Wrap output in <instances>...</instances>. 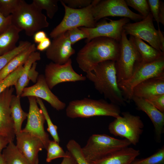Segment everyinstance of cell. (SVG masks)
I'll return each instance as SVG.
<instances>
[{
    "label": "cell",
    "mask_w": 164,
    "mask_h": 164,
    "mask_svg": "<svg viewBox=\"0 0 164 164\" xmlns=\"http://www.w3.org/2000/svg\"><path fill=\"white\" fill-rule=\"evenodd\" d=\"M119 50L120 42L108 37H96L87 43L79 51L76 61L80 69L87 73L101 62H115Z\"/></svg>",
    "instance_id": "cell-1"
},
{
    "label": "cell",
    "mask_w": 164,
    "mask_h": 164,
    "mask_svg": "<svg viewBox=\"0 0 164 164\" xmlns=\"http://www.w3.org/2000/svg\"><path fill=\"white\" fill-rule=\"evenodd\" d=\"M86 78L92 82L95 89L110 102L124 106L126 101L118 85L115 61L107 60L96 65L86 73Z\"/></svg>",
    "instance_id": "cell-2"
},
{
    "label": "cell",
    "mask_w": 164,
    "mask_h": 164,
    "mask_svg": "<svg viewBox=\"0 0 164 164\" xmlns=\"http://www.w3.org/2000/svg\"><path fill=\"white\" fill-rule=\"evenodd\" d=\"M67 117L72 118L108 116L117 118L120 115L119 106L103 99L84 98L69 102L66 109Z\"/></svg>",
    "instance_id": "cell-3"
},
{
    "label": "cell",
    "mask_w": 164,
    "mask_h": 164,
    "mask_svg": "<svg viewBox=\"0 0 164 164\" xmlns=\"http://www.w3.org/2000/svg\"><path fill=\"white\" fill-rule=\"evenodd\" d=\"M12 15V24L29 36L42 29L47 27L49 23L46 16L32 2L29 4L20 0L17 8Z\"/></svg>",
    "instance_id": "cell-4"
},
{
    "label": "cell",
    "mask_w": 164,
    "mask_h": 164,
    "mask_svg": "<svg viewBox=\"0 0 164 164\" xmlns=\"http://www.w3.org/2000/svg\"><path fill=\"white\" fill-rule=\"evenodd\" d=\"M164 75V56L147 63H137L132 73L128 79L118 83L126 102L132 101L133 89L149 79Z\"/></svg>",
    "instance_id": "cell-5"
},
{
    "label": "cell",
    "mask_w": 164,
    "mask_h": 164,
    "mask_svg": "<svg viewBox=\"0 0 164 164\" xmlns=\"http://www.w3.org/2000/svg\"><path fill=\"white\" fill-rule=\"evenodd\" d=\"M131 144L125 139H118L105 134H93L90 137L86 144L82 149L86 159L91 162L128 147Z\"/></svg>",
    "instance_id": "cell-6"
},
{
    "label": "cell",
    "mask_w": 164,
    "mask_h": 164,
    "mask_svg": "<svg viewBox=\"0 0 164 164\" xmlns=\"http://www.w3.org/2000/svg\"><path fill=\"white\" fill-rule=\"evenodd\" d=\"M65 9V14L61 22L50 32V36L53 39L68 30L83 26L94 27L97 23L93 15L94 0L88 6L81 9L71 8L60 1Z\"/></svg>",
    "instance_id": "cell-7"
},
{
    "label": "cell",
    "mask_w": 164,
    "mask_h": 164,
    "mask_svg": "<svg viewBox=\"0 0 164 164\" xmlns=\"http://www.w3.org/2000/svg\"><path fill=\"white\" fill-rule=\"evenodd\" d=\"M142 61L140 55L135 46L132 36L128 39L123 30L120 41V50L115 61L118 83L128 79L131 75L136 63Z\"/></svg>",
    "instance_id": "cell-8"
},
{
    "label": "cell",
    "mask_w": 164,
    "mask_h": 164,
    "mask_svg": "<svg viewBox=\"0 0 164 164\" xmlns=\"http://www.w3.org/2000/svg\"><path fill=\"white\" fill-rule=\"evenodd\" d=\"M122 115L109 124V132L115 136L125 138L135 145L143 132L144 123L139 116L129 112H123Z\"/></svg>",
    "instance_id": "cell-9"
},
{
    "label": "cell",
    "mask_w": 164,
    "mask_h": 164,
    "mask_svg": "<svg viewBox=\"0 0 164 164\" xmlns=\"http://www.w3.org/2000/svg\"><path fill=\"white\" fill-rule=\"evenodd\" d=\"M93 15L95 21L108 16L121 17L135 21L144 18L131 10L125 0H94Z\"/></svg>",
    "instance_id": "cell-10"
},
{
    "label": "cell",
    "mask_w": 164,
    "mask_h": 164,
    "mask_svg": "<svg viewBox=\"0 0 164 164\" xmlns=\"http://www.w3.org/2000/svg\"><path fill=\"white\" fill-rule=\"evenodd\" d=\"M70 58L66 63L59 64L51 62L47 64L44 71V77L50 90L59 83L84 81L85 76L76 73L72 65Z\"/></svg>",
    "instance_id": "cell-11"
},
{
    "label": "cell",
    "mask_w": 164,
    "mask_h": 164,
    "mask_svg": "<svg viewBox=\"0 0 164 164\" xmlns=\"http://www.w3.org/2000/svg\"><path fill=\"white\" fill-rule=\"evenodd\" d=\"M153 19L150 12L140 21L127 23L123 27V30L127 35H129L145 40L152 47L161 51L158 32L154 27Z\"/></svg>",
    "instance_id": "cell-12"
},
{
    "label": "cell",
    "mask_w": 164,
    "mask_h": 164,
    "mask_svg": "<svg viewBox=\"0 0 164 164\" xmlns=\"http://www.w3.org/2000/svg\"><path fill=\"white\" fill-rule=\"evenodd\" d=\"M28 98L29 109L27 122L21 131L29 133L39 138L46 149L50 140L48 134L44 130V124L45 120L44 115L38 106L36 97L29 96Z\"/></svg>",
    "instance_id": "cell-13"
},
{
    "label": "cell",
    "mask_w": 164,
    "mask_h": 164,
    "mask_svg": "<svg viewBox=\"0 0 164 164\" xmlns=\"http://www.w3.org/2000/svg\"><path fill=\"white\" fill-rule=\"evenodd\" d=\"M108 19V21L107 20H104L97 23L94 28L79 27L87 35L86 43L94 38L100 37L110 38L118 42L120 41L123 27L129 22L130 19L126 18L117 20Z\"/></svg>",
    "instance_id": "cell-14"
},
{
    "label": "cell",
    "mask_w": 164,
    "mask_h": 164,
    "mask_svg": "<svg viewBox=\"0 0 164 164\" xmlns=\"http://www.w3.org/2000/svg\"><path fill=\"white\" fill-rule=\"evenodd\" d=\"M34 97L42 99L48 102L56 110L63 109L66 104L60 101L51 91L46 80L44 75H39L36 82L34 85L25 87L21 97Z\"/></svg>",
    "instance_id": "cell-15"
},
{
    "label": "cell",
    "mask_w": 164,
    "mask_h": 164,
    "mask_svg": "<svg viewBox=\"0 0 164 164\" xmlns=\"http://www.w3.org/2000/svg\"><path fill=\"white\" fill-rule=\"evenodd\" d=\"M14 89L7 88L0 94V135L13 142L15 136L10 110V103Z\"/></svg>",
    "instance_id": "cell-16"
},
{
    "label": "cell",
    "mask_w": 164,
    "mask_h": 164,
    "mask_svg": "<svg viewBox=\"0 0 164 164\" xmlns=\"http://www.w3.org/2000/svg\"><path fill=\"white\" fill-rule=\"evenodd\" d=\"M16 146L30 164H38V153L45 149L41 141L37 137L21 131L15 135Z\"/></svg>",
    "instance_id": "cell-17"
},
{
    "label": "cell",
    "mask_w": 164,
    "mask_h": 164,
    "mask_svg": "<svg viewBox=\"0 0 164 164\" xmlns=\"http://www.w3.org/2000/svg\"><path fill=\"white\" fill-rule=\"evenodd\" d=\"M75 52L65 32L53 39L50 46L46 50V55L52 62L63 64L67 63Z\"/></svg>",
    "instance_id": "cell-18"
},
{
    "label": "cell",
    "mask_w": 164,
    "mask_h": 164,
    "mask_svg": "<svg viewBox=\"0 0 164 164\" xmlns=\"http://www.w3.org/2000/svg\"><path fill=\"white\" fill-rule=\"evenodd\" d=\"M137 109L145 112L152 123L156 141L160 142L164 129V113L162 112L146 100L133 96L132 100Z\"/></svg>",
    "instance_id": "cell-19"
},
{
    "label": "cell",
    "mask_w": 164,
    "mask_h": 164,
    "mask_svg": "<svg viewBox=\"0 0 164 164\" xmlns=\"http://www.w3.org/2000/svg\"><path fill=\"white\" fill-rule=\"evenodd\" d=\"M162 94H164V75L144 81L135 87L132 92V97L145 99Z\"/></svg>",
    "instance_id": "cell-20"
},
{
    "label": "cell",
    "mask_w": 164,
    "mask_h": 164,
    "mask_svg": "<svg viewBox=\"0 0 164 164\" xmlns=\"http://www.w3.org/2000/svg\"><path fill=\"white\" fill-rule=\"evenodd\" d=\"M140 154L139 150L128 147L91 162L92 164H132Z\"/></svg>",
    "instance_id": "cell-21"
},
{
    "label": "cell",
    "mask_w": 164,
    "mask_h": 164,
    "mask_svg": "<svg viewBox=\"0 0 164 164\" xmlns=\"http://www.w3.org/2000/svg\"><path fill=\"white\" fill-rule=\"evenodd\" d=\"M22 30L12 25L0 34V56L15 49Z\"/></svg>",
    "instance_id": "cell-22"
},
{
    "label": "cell",
    "mask_w": 164,
    "mask_h": 164,
    "mask_svg": "<svg viewBox=\"0 0 164 164\" xmlns=\"http://www.w3.org/2000/svg\"><path fill=\"white\" fill-rule=\"evenodd\" d=\"M36 47L34 44L30 46L13 58L0 71V81L6 77L21 65H24L29 56L36 51Z\"/></svg>",
    "instance_id": "cell-23"
},
{
    "label": "cell",
    "mask_w": 164,
    "mask_h": 164,
    "mask_svg": "<svg viewBox=\"0 0 164 164\" xmlns=\"http://www.w3.org/2000/svg\"><path fill=\"white\" fill-rule=\"evenodd\" d=\"M133 36L135 46L139 53L142 62L147 63L159 59L164 56V53L145 43L142 40Z\"/></svg>",
    "instance_id": "cell-24"
},
{
    "label": "cell",
    "mask_w": 164,
    "mask_h": 164,
    "mask_svg": "<svg viewBox=\"0 0 164 164\" xmlns=\"http://www.w3.org/2000/svg\"><path fill=\"white\" fill-rule=\"evenodd\" d=\"M20 99V97L13 94L10 103V110L15 135L21 132L22 122L28 115V113L24 111L22 108Z\"/></svg>",
    "instance_id": "cell-25"
},
{
    "label": "cell",
    "mask_w": 164,
    "mask_h": 164,
    "mask_svg": "<svg viewBox=\"0 0 164 164\" xmlns=\"http://www.w3.org/2000/svg\"><path fill=\"white\" fill-rule=\"evenodd\" d=\"M40 53L35 51L32 53L23 65V71L14 86L16 90V95L20 97L23 89L28 85L29 80L28 79L29 70L32 64L40 60Z\"/></svg>",
    "instance_id": "cell-26"
},
{
    "label": "cell",
    "mask_w": 164,
    "mask_h": 164,
    "mask_svg": "<svg viewBox=\"0 0 164 164\" xmlns=\"http://www.w3.org/2000/svg\"><path fill=\"white\" fill-rule=\"evenodd\" d=\"M2 155L5 164H30L18 150L13 142L8 144L3 150Z\"/></svg>",
    "instance_id": "cell-27"
},
{
    "label": "cell",
    "mask_w": 164,
    "mask_h": 164,
    "mask_svg": "<svg viewBox=\"0 0 164 164\" xmlns=\"http://www.w3.org/2000/svg\"><path fill=\"white\" fill-rule=\"evenodd\" d=\"M66 147L67 151L73 157L77 164H92L86 159L80 145L75 140H69Z\"/></svg>",
    "instance_id": "cell-28"
},
{
    "label": "cell",
    "mask_w": 164,
    "mask_h": 164,
    "mask_svg": "<svg viewBox=\"0 0 164 164\" xmlns=\"http://www.w3.org/2000/svg\"><path fill=\"white\" fill-rule=\"evenodd\" d=\"M31 43L28 41H21L18 46L12 50L0 56V71L17 55L26 49Z\"/></svg>",
    "instance_id": "cell-29"
},
{
    "label": "cell",
    "mask_w": 164,
    "mask_h": 164,
    "mask_svg": "<svg viewBox=\"0 0 164 164\" xmlns=\"http://www.w3.org/2000/svg\"><path fill=\"white\" fill-rule=\"evenodd\" d=\"M46 149L47 151L46 160L47 162L56 159L66 157L68 154L67 151L65 152L59 143L54 140H50Z\"/></svg>",
    "instance_id": "cell-30"
},
{
    "label": "cell",
    "mask_w": 164,
    "mask_h": 164,
    "mask_svg": "<svg viewBox=\"0 0 164 164\" xmlns=\"http://www.w3.org/2000/svg\"><path fill=\"white\" fill-rule=\"evenodd\" d=\"M36 99L37 103L39 105L47 122L48 126L47 131L50 134L53 140L59 144L60 139L57 132V126L52 122L42 100L38 97H36Z\"/></svg>",
    "instance_id": "cell-31"
},
{
    "label": "cell",
    "mask_w": 164,
    "mask_h": 164,
    "mask_svg": "<svg viewBox=\"0 0 164 164\" xmlns=\"http://www.w3.org/2000/svg\"><path fill=\"white\" fill-rule=\"evenodd\" d=\"M58 0H33L32 2L39 9L46 11L50 19L53 17L58 9Z\"/></svg>",
    "instance_id": "cell-32"
},
{
    "label": "cell",
    "mask_w": 164,
    "mask_h": 164,
    "mask_svg": "<svg viewBox=\"0 0 164 164\" xmlns=\"http://www.w3.org/2000/svg\"><path fill=\"white\" fill-rule=\"evenodd\" d=\"M132 164H164V146L154 154L145 158H136Z\"/></svg>",
    "instance_id": "cell-33"
},
{
    "label": "cell",
    "mask_w": 164,
    "mask_h": 164,
    "mask_svg": "<svg viewBox=\"0 0 164 164\" xmlns=\"http://www.w3.org/2000/svg\"><path fill=\"white\" fill-rule=\"evenodd\" d=\"M23 65H21L6 77L0 81V94L7 88L15 86L23 71Z\"/></svg>",
    "instance_id": "cell-34"
},
{
    "label": "cell",
    "mask_w": 164,
    "mask_h": 164,
    "mask_svg": "<svg viewBox=\"0 0 164 164\" xmlns=\"http://www.w3.org/2000/svg\"><path fill=\"white\" fill-rule=\"evenodd\" d=\"M126 4L138 12L144 18L150 13L149 6L146 0H125Z\"/></svg>",
    "instance_id": "cell-35"
},
{
    "label": "cell",
    "mask_w": 164,
    "mask_h": 164,
    "mask_svg": "<svg viewBox=\"0 0 164 164\" xmlns=\"http://www.w3.org/2000/svg\"><path fill=\"white\" fill-rule=\"evenodd\" d=\"M20 0H0V11L5 17L12 14L17 8Z\"/></svg>",
    "instance_id": "cell-36"
},
{
    "label": "cell",
    "mask_w": 164,
    "mask_h": 164,
    "mask_svg": "<svg viewBox=\"0 0 164 164\" xmlns=\"http://www.w3.org/2000/svg\"><path fill=\"white\" fill-rule=\"evenodd\" d=\"M65 33L72 45L82 39L87 38L86 33L79 27L70 29Z\"/></svg>",
    "instance_id": "cell-37"
},
{
    "label": "cell",
    "mask_w": 164,
    "mask_h": 164,
    "mask_svg": "<svg viewBox=\"0 0 164 164\" xmlns=\"http://www.w3.org/2000/svg\"><path fill=\"white\" fill-rule=\"evenodd\" d=\"M147 1L150 13L156 22L158 26H159V14L161 1L159 0H148Z\"/></svg>",
    "instance_id": "cell-38"
},
{
    "label": "cell",
    "mask_w": 164,
    "mask_h": 164,
    "mask_svg": "<svg viewBox=\"0 0 164 164\" xmlns=\"http://www.w3.org/2000/svg\"><path fill=\"white\" fill-rule=\"evenodd\" d=\"M67 6L71 8H83L87 7L92 3L91 0H61Z\"/></svg>",
    "instance_id": "cell-39"
},
{
    "label": "cell",
    "mask_w": 164,
    "mask_h": 164,
    "mask_svg": "<svg viewBox=\"0 0 164 164\" xmlns=\"http://www.w3.org/2000/svg\"><path fill=\"white\" fill-rule=\"evenodd\" d=\"M146 100L160 111L164 113V94L154 95Z\"/></svg>",
    "instance_id": "cell-40"
},
{
    "label": "cell",
    "mask_w": 164,
    "mask_h": 164,
    "mask_svg": "<svg viewBox=\"0 0 164 164\" xmlns=\"http://www.w3.org/2000/svg\"><path fill=\"white\" fill-rule=\"evenodd\" d=\"M12 25V15L5 17L0 11V34L5 31Z\"/></svg>",
    "instance_id": "cell-41"
},
{
    "label": "cell",
    "mask_w": 164,
    "mask_h": 164,
    "mask_svg": "<svg viewBox=\"0 0 164 164\" xmlns=\"http://www.w3.org/2000/svg\"><path fill=\"white\" fill-rule=\"evenodd\" d=\"M37 63H33L30 68L28 73V79L34 83H36L39 76L38 72L36 70Z\"/></svg>",
    "instance_id": "cell-42"
},
{
    "label": "cell",
    "mask_w": 164,
    "mask_h": 164,
    "mask_svg": "<svg viewBox=\"0 0 164 164\" xmlns=\"http://www.w3.org/2000/svg\"><path fill=\"white\" fill-rule=\"evenodd\" d=\"M51 44L50 39L47 37L38 43L36 47V50L40 51L46 50L50 46Z\"/></svg>",
    "instance_id": "cell-43"
},
{
    "label": "cell",
    "mask_w": 164,
    "mask_h": 164,
    "mask_svg": "<svg viewBox=\"0 0 164 164\" xmlns=\"http://www.w3.org/2000/svg\"><path fill=\"white\" fill-rule=\"evenodd\" d=\"M46 37V32L43 31H39L34 35V41L36 43H39Z\"/></svg>",
    "instance_id": "cell-44"
},
{
    "label": "cell",
    "mask_w": 164,
    "mask_h": 164,
    "mask_svg": "<svg viewBox=\"0 0 164 164\" xmlns=\"http://www.w3.org/2000/svg\"><path fill=\"white\" fill-rule=\"evenodd\" d=\"M10 142L8 138L2 136L0 135V156L2 152Z\"/></svg>",
    "instance_id": "cell-45"
},
{
    "label": "cell",
    "mask_w": 164,
    "mask_h": 164,
    "mask_svg": "<svg viewBox=\"0 0 164 164\" xmlns=\"http://www.w3.org/2000/svg\"><path fill=\"white\" fill-rule=\"evenodd\" d=\"M68 152L67 156L63 158L60 164H77L73 157L68 151Z\"/></svg>",
    "instance_id": "cell-46"
},
{
    "label": "cell",
    "mask_w": 164,
    "mask_h": 164,
    "mask_svg": "<svg viewBox=\"0 0 164 164\" xmlns=\"http://www.w3.org/2000/svg\"><path fill=\"white\" fill-rule=\"evenodd\" d=\"M159 20L162 25H164V3L161 1L159 14Z\"/></svg>",
    "instance_id": "cell-47"
},
{
    "label": "cell",
    "mask_w": 164,
    "mask_h": 164,
    "mask_svg": "<svg viewBox=\"0 0 164 164\" xmlns=\"http://www.w3.org/2000/svg\"><path fill=\"white\" fill-rule=\"evenodd\" d=\"M158 32L160 42V50L164 53V37L162 32L160 30L159 26H158Z\"/></svg>",
    "instance_id": "cell-48"
},
{
    "label": "cell",
    "mask_w": 164,
    "mask_h": 164,
    "mask_svg": "<svg viewBox=\"0 0 164 164\" xmlns=\"http://www.w3.org/2000/svg\"><path fill=\"white\" fill-rule=\"evenodd\" d=\"M0 164H5V162L2 154L0 156Z\"/></svg>",
    "instance_id": "cell-49"
}]
</instances>
